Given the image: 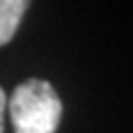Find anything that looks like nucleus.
Returning <instances> with one entry per match:
<instances>
[{
    "instance_id": "nucleus-1",
    "label": "nucleus",
    "mask_w": 133,
    "mask_h": 133,
    "mask_svg": "<svg viewBox=\"0 0 133 133\" xmlns=\"http://www.w3.org/2000/svg\"><path fill=\"white\" fill-rule=\"evenodd\" d=\"M6 108L15 133H54L62 114L58 94L44 79H27L17 85Z\"/></svg>"
},
{
    "instance_id": "nucleus-2",
    "label": "nucleus",
    "mask_w": 133,
    "mask_h": 133,
    "mask_svg": "<svg viewBox=\"0 0 133 133\" xmlns=\"http://www.w3.org/2000/svg\"><path fill=\"white\" fill-rule=\"evenodd\" d=\"M27 6L25 0H0V46L10 42Z\"/></svg>"
},
{
    "instance_id": "nucleus-3",
    "label": "nucleus",
    "mask_w": 133,
    "mask_h": 133,
    "mask_svg": "<svg viewBox=\"0 0 133 133\" xmlns=\"http://www.w3.org/2000/svg\"><path fill=\"white\" fill-rule=\"evenodd\" d=\"M4 110H6V96H4V89L0 87V133L4 129Z\"/></svg>"
}]
</instances>
